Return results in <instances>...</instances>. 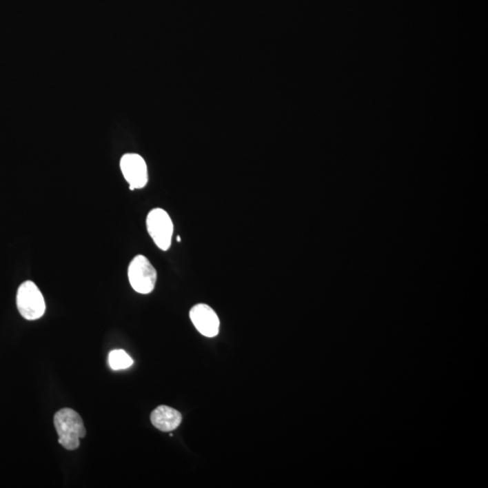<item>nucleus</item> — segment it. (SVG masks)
<instances>
[{
  "mask_svg": "<svg viewBox=\"0 0 488 488\" xmlns=\"http://www.w3.org/2000/svg\"><path fill=\"white\" fill-rule=\"evenodd\" d=\"M154 427L163 432L175 431L182 421V415L171 407L161 405L154 409L150 415Z\"/></svg>",
  "mask_w": 488,
  "mask_h": 488,
  "instance_id": "nucleus-7",
  "label": "nucleus"
},
{
  "mask_svg": "<svg viewBox=\"0 0 488 488\" xmlns=\"http://www.w3.org/2000/svg\"><path fill=\"white\" fill-rule=\"evenodd\" d=\"M176 240L179 241V242H180V241H181V238H180V236H179V237H177Z\"/></svg>",
  "mask_w": 488,
  "mask_h": 488,
  "instance_id": "nucleus-9",
  "label": "nucleus"
},
{
  "mask_svg": "<svg viewBox=\"0 0 488 488\" xmlns=\"http://www.w3.org/2000/svg\"><path fill=\"white\" fill-rule=\"evenodd\" d=\"M128 277L136 292L146 295L155 289L158 273L149 258L144 255H136L130 261Z\"/></svg>",
  "mask_w": 488,
  "mask_h": 488,
  "instance_id": "nucleus-3",
  "label": "nucleus"
},
{
  "mask_svg": "<svg viewBox=\"0 0 488 488\" xmlns=\"http://www.w3.org/2000/svg\"><path fill=\"white\" fill-rule=\"evenodd\" d=\"M192 323L201 335L214 338L219 333L220 321L217 314L206 304H197L190 313Z\"/></svg>",
  "mask_w": 488,
  "mask_h": 488,
  "instance_id": "nucleus-6",
  "label": "nucleus"
},
{
  "mask_svg": "<svg viewBox=\"0 0 488 488\" xmlns=\"http://www.w3.org/2000/svg\"><path fill=\"white\" fill-rule=\"evenodd\" d=\"M17 307L20 315L27 321H37L45 314V298L33 281H25L20 285L17 293Z\"/></svg>",
  "mask_w": 488,
  "mask_h": 488,
  "instance_id": "nucleus-2",
  "label": "nucleus"
},
{
  "mask_svg": "<svg viewBox=\"0 0 488 488\" xmlns=\"http://www.w3.org/2000/svg\"><path fill=\"white\" fill-rule=\"evenodd\" d=\"M121 170L125 180L130 184V190H141L149 182L146 162L138 154L130 153L122 156Z\"/></svg>",
  "mask_w": 488,
  "mask_h": 488,
  "instance_id": "nucleus-5",
  "label": "nucleus"
},
{
  "mask_svg": "<svg viewBox=\"0 0 488 488\" xmlns=\"http://www.w3.org/2000/svg\"><path fill=\"white\" fill-rule=\"evenodd\" d=\"M147 230L151 239L161 251L167 252L171 247L174 234V223L170 214L162 208H154L148 214Z\"/></svg>",
  "mask_w": 488,
  "mask_h": 488,
  "instance_id": "nucleus-4",
  "label": "nucleus"
},
{
  "mask_svg": "<svg viewBox=\"0 0 488 488\" xmlns=\"http://www.w3.org/2000/svg\"><path fill=\"white\" fill-rule=\"evenodd\" d=\"M133 359L124 350H113L110 353L109 364L113 370H124L133 365Z\"/></svg>",
  "mask_w": 488,
  "mask_h": 488,
  "instance_id": "nucleus-8",
  "label": "nucleus"
},
{
  "mask_svg": "<svg viewBox=\"0 0 488 488\" xmlns=\"http://www.w3.org/2000/svg\"><path fill=\"white\" fill-rule=\"evenodd\" d=\"M54 424L61 445L68 450L79 447L80 440L85 437L86 429L77 411L70 408L60 409L54 414Z\"/></svg>",
  "mask_w": 488,
  "mask_h": 488,
  "instance_id": "nucleus-1",
  "label": "nucleus"
}]
</instances>
